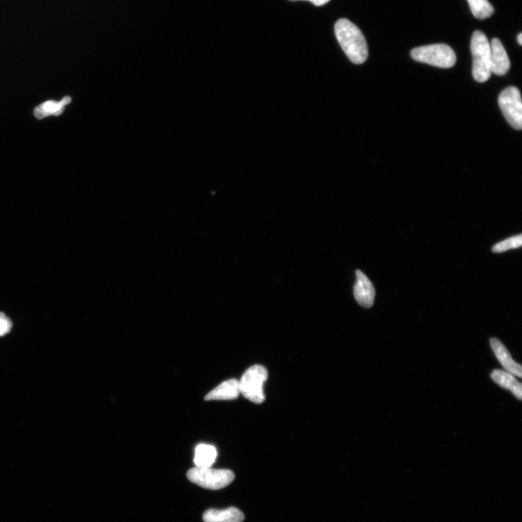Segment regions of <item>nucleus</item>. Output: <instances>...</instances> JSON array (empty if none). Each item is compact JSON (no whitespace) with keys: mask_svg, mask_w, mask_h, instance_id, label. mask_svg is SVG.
Here are the masks:
<instances>
[{"mask_svg":"<svg viewBox=\"0 0 522 522\" xmlns=\"http://www.w3.org/2000/svg\"><path fill=\"white\" fill-rule=\"evenodd\" d=\"M205 522H242L243 513L235 507L225 509H208L203 514Z\"/></svg>","mask_w":522,"mask_h":522,"instance_id":"obj_11","label":"nucleus"},{"mask_svg":"<svg viewBox=\"0 0 522 522\" xmlns=\"http://www.w3.org/2000/svg\"><path fill=\"white\" fill-rule=\"evenodd\" d=\"M217 451L210 445L200 444L197 446L195 455V464L198 467H210L215 461Z\"/></svg>","mask_w":522,"mask_h":522,"instance_id":"obj_14","label":"nucleus"},{"mask_svg":"<svg viewBox=\"0 0 522 522\" xmlns=\"http://www.w3.org/2000/svg\"><path fill=\"white\" fill-rule=\"evenodd\" d=\"M240 394L239 381L235 379L224 382L205 397V401L234 400Z\"/></svg>","mask_w":522,"mask_h":522,"instance_id":"obj_10","label":"nucleus"},{"mask_svg":"<svg viewBox=\"0 0 522 522\" xmlns=\"http://www.w3.org/2000/svg\"><path fill=\"white\" fill-rule=\"evenodd\" d=\"M357 281L354 288L355 298L364 308H371L374 302L375 288L369 279L360 270L356 272Z\"/></svg>","mask_w":522,"mask_h":522,"instance_id":"obj_7","label":"nucleus"},{"mask_svg":"<svg viewBox=\"0 0 522 522\" xmlns=\"http://www.w3.org/2000/svg\"><path fill=\"white\" fill-rule=\"evenodd\" d=\"M188 478L190 481L203 488L217 491L230 485L235 475L229 469L196 466L188 471Z\"/></svg>","mask_w":522,"mask_h":522,"instance_id":"obj_3","label":"nucleus"},{"mask_svg":"<svg viewBox=\"0 0 522 522\" xmlns=\"http://www.w3.org/2000/svg\"><path fill=\"white\" fill-rule=\"evenodd\" d=\"M411 56L416 61L442 68H450L456 62L455 52L446 44H434L414 48Z\"/></svg>","mask_w":522,"mask_h":522,"instance_id":"obj_4","label":"nucleus"},{"mask_svg":"<svg viewBox=\"0 0 522 522\" xmlns=\"http://www.w3.org/2000/svg\"><path fill=\"white\" fill-rule=\"evenodd\" d=\"M290 1L295 2L299 0H290ZM302 1H309L316 6H322L330 1V0H302Z\"/></svg>","mask_w":522,"mask_h":522,"instance_id":"obj_18","label":"nucleus"},{"mask_svg":"<svg viewBox=\"0 0 522 522\" xmlns=\"http://www.w3.org/2000/svg\"><path fill=\"white\" fill-rule=\"evenodd\" d=\"M521 245L522 235L520 234L497 243L493 247V252L501 253L508 250L519 248Z\"/></svg>","mask_w":522,"mask_h":522,"instance_id":"obj_16","label":"nucleus"},{"mask_svg":"<svg viewBox=\"0 0 522 522\" xmlns=\"http://www.w3.org/2000/svg\"><path fill=\"white\" fill-rule=\"evenodd\" d=\"M12 327L13 324L11 319L6 314L0 312V337L9 333Z\"/></svg>","mask_w":522,"mask_h":522,"instance_id":"obj_17","label":"nucleus"},{"mask_svg":"<svg viewBox=\"0 0 522 522\" xmlns=\"http://www.w3.org/2000/svg\"><path fill=\"white\" fill-rule=\"evenodd\" d=\"M517 41L520 46H522V34L520 33L517 36Z\"/></svg>","mask_w":522,"mask_h":522,"instance_id":"obj_19","label":"nucleus"},{"mask_svg":"<svg viewBox=\"0 0 522 522\" xmlns=\"http://www.w3.org/2000/svg\"><path fill=\"white\" fill-rule=\"evenodd\" d=\"M490 45L491 73L497 76H503L511 67L508 54L498 39H493Z\"/></svg>","mask_w":522,"mask_h":522,"instance_id":"obj_8","label":"nucleus"},{"mask_svg":"<svg viewBox=\"0 0 522 522\" xmlns=\"http://www.w3.org/2000/svg\"><path fill=\"white\" fill-rule=\"evenodd\" d=\"M71 102L70 97H65L61 101H49L38 106L34 110V115L38 119H43L50 116H59L65 110V106Z\"/></svg>","mask_w":522,"mask_h":522,"instance_id":"obj_13","label":"nucleus"},{"mask_svg":"<svg viewBox=\"0 0 522 522\" xmlns=\"http://www.w3.org/2000/svg\"><path fill=\"white\" fill-rule=\"evenodd\" d=\"M473 58L472 74L480 83L487 81L492 73L491 69V45L486 35L481 31L473 33L471 41Z\"/></svg>","mask_w":522,"mask_h":522,"instance_id":"obj_2","label":"nucleus"},{"mask_svg":"<svg viewBox=\"0 0 522 522\" xmlns=\"http://www.w3.org/2000/svg\"><path fill=\"white\" fill-rule=\"evenodd\" d=\"M499 106L509 124L516 130L522 128V103L519 91L508 87L499 96Z\"/></svg>","mask_w":522,"mask_h":522,"instance_id":"obj_6","label":"nucleus"},{"mask_svg":"<svg viewBox=\"0 0 522 522\" xmlns=\"http://www.w3.org/2000/svg\"><path fill=\"white\" fill-rule=\"evenodd\" d=\"M492 379L501 387L508 389L519 401L522 397L521 384L508 372L494 370L491 373Z\"/></svg>","mask_w":522,"mask_h":522,"instance_id":"obj_12","label":"nucleus"},{"mask_svg":"<svg viewBox=\"0 0 522 522\" xmlns=\"http://www.w3.org/2000/svg\"><path fill=\"white\" fill-rule=\"evenodd\" d=\"M467 1L476 19L484 20L494 14V9L488 0H467Z\"/></svg>","mask_w":522,"mask_h":522,"instance_id":"obj_15","label":"nucleus"},{"mask_svg":"<svg viewBox=\"0 0 522 522\" xmlns=\"http://www.w3.org/2000/svg\"><path fill=\"white\" fill-rule=\"evenodd\" d=\"M492 349L503 368L510 374L521 377V366L515 362L505 345L497 338L490 340Z\"/></svg>","mask_w":522,"mask_h":522,"instance_id":"obj_9","label":"nucleus"},{"mask_svg":"<svg viewBox=\"0 0 522 522\" xmlns=\"http://www.w3.org/2000/svg\"><path fill=\"white\" fill-rule=\"evenodd\" d=\"M267 379L268 372L265 367H251L239 382L240 394L254 404H262L265 401L264 384Z\"/></svg>","mask_w":522,"mask_h":522,"instance_id":"obj_5","label":"nucleus"},{"mask_svg":"<svg viewBox=\"0 0 522 522\" xmlns=\"http://www.w3.org/2000/svg\"><path fill=\"white\" fill-rule=\"evenodd\" d=\"M335 35L342 49L355 64H362L369 57L367 40L359 28L349 20L342 19L334 26Z\"/></svg>","mask_w":522,"mask_h":522,"instance_id":"obj_1","label":"nucleus"}]
</instances>
